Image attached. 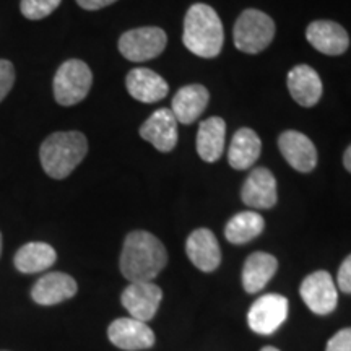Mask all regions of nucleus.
I'll return each mask as SVG.
<instances>
[{
    "mask_svg": "<svg viewBox=\"0 0 351 351\" xmlns=\"http://www.w3.org/2000/svg\"><path fill=\"white\" fill-rule=\"evenodd\" d=\"M168 263L163 243L148 231L127 234L121 254V271L130 283L152 282Z\"/></svg>",
    "mask_w": 351,
    "mask_h": 351,
    "instance_id": "1",
    "label": "nucleus"
},
{
    "mask_svg": "<svg viewBox=\"0 0 351 351\" xmlns=\"http://www.w3.org/2000/svg\"><path fill=\"white\" fill-rule=\"evenodd\" d=\"M225 33L218 13L205 3L189 8L184 19L182 43L192 54L213 59L221 52Z\"/></svg>",
    "mask_w": 351,
    "mask_h": 351,
    "instance_id": "2",
    "label": "nucleus"
},
{
    "mask_svg": "<svg viewBox=\"0 0 351 351\" xmlns=\"http://www.w3.org/2000/svg\"><path fill=\"white\" fill-rule=\"evenodd\" d=\"M88 142L82 132H56L39 150L43 169L52 179H65L86 156Z\"/></svg>",
    "mask_w": 351,
    "mask_h": 351,
    "instance_id": "3",
    "label": "nucleus"
},
{
    "mask_svg": "<svg viewBox=\"0 0 351 351\" xmlns=\"http://www.w3.org/2000/svg\"><path fill=\"white\" fill-rule=\"evenodd\" d=\"M275 36V23L267 13L247 8L239 15L232 29V38L239 51L258 54L270 46Z\"/></svg>",
    "mask_w": 351,
    "mask_h": 351,
    "instance_id": "4",
    "label": "nucleus"
},
{
    "mask_svg": "<svg viewBox=\"0 0 351 351\" xmlns=\"http://www.w3.org/2000/svg\"><path fill=\"white\" fill-rule=\"evenodd\" d=\"M93 85V73L83 60L70 59L57 69L54 77V98L60 106L82 103Z\"/></svg>",
    "mask_w": 351,
    "mask_h": 351,
    "instance_id": "5",
    "label": "nucleus"
},
{
    "mask_svg": "<svg viewBox=\"0 0 351 351\" xmlns=\"http://www.w3.org/2000/svg\"><path fill=\"white\" fill-rule=\"evenodd\" d=\"M168 36L161 28L145 26L125 32L119 39V51L130 62H145L155 59L165 51Z\"/></svg>",
    "mask_w": 351,
    "mask_h": 351,
    "instance_id": "6",
    "label": "nucleus"
},
{
    "mask_svg": "<svg viewBox=\"0 0 351 351\" xmlns=\"http://www.w3.org/2000/svg\"><path fill=\"white\" fill-rule=\"evenodd\" d=\"M289 304L282 295L269 293L254 302L247 313V324L258 335H271L283 326L288 317Z\"/></svg>",
    "mask_w": 351,
    "mask_h": 351,
    "instance_id": "7",
    "label": "nucleus"
},
{
    "mask_svg": "<svg viewBox=\"0 0 351 351\" xmlns=\"http://www.w3.org/2000/svg\"><path fill=\"white\" fill-rule=\"evenodd\" d=\"M300 295L306 306L314 314L327 315L335 311L339 304V293L333 283L332 276L326 270L314 271L302 280L300 287Z\"/></svg>",
    "mask_w": 351,
    "mask_h": 351,
    "instance_id": "8",
    "label": "nucleus"
},
{
    "mask_svg": "<svg viewBox=\"0 0 351 351\" xmlns=\"http://www.w3.org/2000/svg\"><path fill=\"white\" fill-rule=\"evenodd\" d=\"M163 300V291L152 282L130 283L122 293V306L129 311L132 319L148 322L155 317L158 307Z\"/></svg>",
    "mask_w": 351,
    "mask_h": 351,
    "instance_id": "9",
    "label": "nucleus"
},
{
    "mask_svg": "<svg viewBox=\"0 0 351 351\" xmlns=\"http://www.w3.org/2000/svg\"><path fill=\"white\" fill-rule=\"evenodd\" d=\"M108 337L112 345L125 351L148 350L155 345V333L147 322L132 317L116 319L108 328Z\"/></svg>",
    "mask_w": 351,
    "mask_h": 351,
    "instance_id": "10",
    "label": "nucleus"
},
{
    "mask_svg": "<svg viewBox=\"0 0 351 351\" xmlns=\"http://www.w3.org/2000/svg\"><path fill=\"white\" fill-rule=\"evenodd\" d=\"M178 124L171 109H158L140 127V137L150 142L158 152L168 153L178 143Z\"/></svg>",
    "mask_w": 351,
    "mask_h": 351,
    "instance_id": "11",
    "label": "nucleus"
},
{
    "mask_svg": "<svg viewBox=\"0 0 351 351\" xmlns=\"http://www.w3.org/2000/svg\"><path fill=\"white\" fill-rule=\"evenodd\" d=\"M280 152L291 168L311 173L317 165V150L309 137L296 130H287L278 138Z\"/></svg>",
    "mask_w": 351,
    "mask_h": 351,
    "instance_id": "12",
    "label": "nucleus"
},
{
    "mask_svg": "<svg viewBox=\"0 0 351 351\" xmlns=\"http://www.w3.org/2000/svg\"><path fill=\"white\" fill-rule=\"evenodd\" d=\"M241 199L247 207L265 210L271 208L278 200L276 179L267 168H256L245 179Z\"/></svg>",
    "mask_w": 351,
    "mask_h": 351,
    "instance_id": "13",
    "label": "nucleus"
},
{
    "mask_svg": "<svg viewBox=\"0 0 351 351\" xmlns=\"http://www.w3.org/2000/svg\"><path fill=\"white\" fill-rule=\"evenodd\" d=\"M307 41L319 52L327 56H340L348 49L350 38L343 26L328 20L313 21L307 26Z\"/></svg>",
    "mask_w": 351,
    "mask_h": 351,
    "instance_id": "14",
    "label": "nucleus"
},
{
    "mask_svg": "<svg viewBox=\"0 0 351 351\" xmlns=\"http://www.w3.org/2000/svg\"><path fill=\"white\" fill-rule=\"evenodd\" d=\"M186 252L191 262L202 271H215L221 263V251L215 234L207 228L192 231L187 238Z\"/></svg>",
    "mask_w": 351,
    "mask_h": 351,
    "instance_id": "15",
    "label": "nucleus"
},
{
    "mask_svg": "<svg viewBox=\"0 0 351 351\" xmlns=\"http://www.w3.org/2000/svg\"><path fill=\"white\" fill-rule=\"evenodd\" d=\"M78 285L72 276L62 271H52L41 276L32 289L34 302L41 306H54L77 295Z\"/></svg>",
    "mask_w": 351,
    "mask_h": 351,
    "instance_id": "16",
    "label": "nucleus"
},
{
    "mask_svg": "<svg viewBox=\"0 0 351 351\" xmlns=\"http://www.w3.org/2000/svg\"><path fill=\"white\" fill-rule=\"evenodd\" d=\"M125 86L129 95L140 103H156L168 95L169 86L160 73L138 67L127 73Z\"/></svg>",
    "mask_w": 351,
    "mask_h": 351,
    "instance_id": "17",
    "label": "nucleus"
},
{
    "mask_svg": "<svg viewBox=\"0 0 351 351\" xmlns=\"http://www.w3.org/2000/svg\"><path fill=\"white\" fill-rule=\"evenodd\" d=\"M210 99L208 90L204 85H187L182 86L174 95L171 103V112L174 114L176 121L181 124H192L202 116Z\"/></svg>",
    "mask_w": 351,
    "mask_h": 351,
    "instance_id": "18",
    "label": "nucleus"
},
{
    "mask_svg": "<svg viewBox=\"0 0 351 351\" xmlns=\"http://www.w3.org/2000/svg\"><path fill=\"white\" fill-rule=\"evenodd\" d=\"M288 90L298 104L311 108L317 104L322 96V82L313 67L296 65L288 73Z\"/></svg>",
    "mask_w": 351,
    "mask_h": 351,
    "instance_id": "19",
    "label": "nucleus"
},
{
    "mask_svg": "<svg viewBox=\"0 0 351 351\" xmlns=\"http://www.w3.org/2000/svg\"><path fill=\"white\" fill-rule=\"evenodd\" d=\"M226 124L221 117H208L200 122L197 132V152L199 156L207 163H215L219 160L225 150Z\"/></svg>",
    "mask_w": 351,
    "mask_h": 351,
    "instance_id": "20",
    "label": "nucleus"
},
{
    "mask_svg": "<svg viewBox=\"0 0 351 351\" xmlns=\"http://www.w3.org/2000/svg\"><path fill=\"white\" fill-rule=\"evenodd\" d=\"M278 270V261L267 252H254L247 257L243 269V287L247 293H258L267 287Z\"/></svg>",
    "mask_w": 351,
    "mask_h": 351,
    "instance_id": "21",
    "label": "nucleus"
},
{
    "mask_svg": "<svg viewBox=\"0 0 351 351\" xmlns=\"http://www.w3.org/2000/svg\"><path fill=\"white\" fill-rule=\"evenodd\" d=\"M262 143L258 135L252 129L243 127L231 140L228 161L234 169H249L261 156Z\"/></svg>",
    "mask_w": 351,
    "mask_h": 351,
    "instance_id": "22",
    "label": "nucleus"
},
{
    "mask_svg": "<svg viewBox=\"0 0 351 351\" xmlns=\"http://www.w3.org/2000/svg\"><path fill=\"white\" fill-rule=\"evenodd\" d=\"M56 261V249L46 243H28L15 254V267L21 274L44 271L54 265Z\"/></svg>",
    "mask_w": 351,
    "mask_h": 351,
    "instance_id": "23",
    "label": "nucleus"
},
{
    "mask_svg": "<svg viewBox=\"0 0 351 351\" xmlns=\"http://www.w3.org/2000/svg\"><path fill=\"white\" fill-rule=\"evenodd\" d=\"M265 228V221L257 212H241L234 215L225 228V236L231 244H245L256 239Z\"/></svg>",
    "mask_w": 351,
    "mask_h": 351,
    "instance_id": "24",
    "label": "nucleus"
},
{
    "mask_svg": "<svg viewBox=\"0 0 351 351\" xmlns=\"http://www.w3.org/2000/svg\"><path fill=\"white\" fill-rule=\"evenodd\" d=\"M62 0H21L20 10L21 15L28 20H43L49 16Z\"/></svg>",
    "mask_w": 351,
    "mask_h": 351,
    "instance_id": "25",
    "label": "nucleus"
},
{
    "mask_svg": "<svg viewBox=\"0 0 351 351\" xmlns=\"http://www.w3.org/2000/svg\"><path fill=\"white\" fill-rule=\"evenodd\" d=\"M15 83V69L13 64L7 59H0V103L10 93Z\"/></svg>",
    "mask_w": 351,
    "mask_h": 351,
    "instance_id": "26",
    "label": "nucleus"
},
{
    "mask_svg": "<svg viewBox=\"0 0 351 351\" xmlns=\"http://www.w3.org/2000/svg\"><path fill=\"white\" fill-rule=\"evenodd\" d=\"M326 351H351V327L341 328L327 341Z\"/></svg>",
    "mask_w": 351,
    "mask_h": 351,
    "instance_id": "27",
    "label": "nucleus"
},
{
    "mask_svg": "<svg viewBox=\"0 0 351 351\" xmlns=\"http://www.w3.org/2000/svg\"><path fill=\"white\" fill-rule=\"evenodd\" d=\"M337 283H339L341 291L346 293V295H351V254L341 262L339 275H337Z\"/></svg>",
    "mask_w": 351,
    "mask_h": 351,
    "instance_id": "28",
    "label": "nucleus"
},
{
    "mask_svg": "<svg viewBox=\"0 0 351 351\" xmlns=\"http://www.w3.org/2000/svg\"><path fill=\"white\" fill-rule=\"evenodd\" d=\"M117 0H77V3L85 10H101V8L112 5Z\"/></svg>",
    "mask_w": 351,
    "mask_h": 351,
    "instance_id": "29",
    "label": "nucleus"
},
{
    "mask_svg": "<svg viewBox=\"0 0 351 351\" xmlns=\"http://www.w3.org/2000/svg\"><path fill=\"white\" fill-rule=\"evenodd\" d=\"M343 165H345L346 171H348V173H351V145H350L348 148H346V152H345V155H343Z\"/></svg>",
    "mask_w": 351,
    "mask_h": 351,
    "instance_id": "30",
    "label": "nucleus"
},
{
    "mask_svg": "<svg viewBox=\"0 0 351 351\" xmlns=\"http://www.w3.org/2000/svg\"><path fill=\"white\" fill-rule=\"evenodd\" d=\"M261 351H280V350L275 348V346H263Z\"/></svg>",
    "mask_w": 351,
    "mask_h": 351,
    "instance_id": "31",
    "label": "nucleus"
},
{
    "mask_svg": "<svg viewBox=\"0 0 351 351\" xmlns=\"http://www.w3.org/2000/svg\"><path fill=\"white\" fill-rule=\"evenodd\" d=\"M0 254H2V234H0Z\"/></svg>",
    "mask_w": 351,
    "mask_h": 351,
    "instance_id": "32",
    "label": "nucleus"
}]
</instances>
